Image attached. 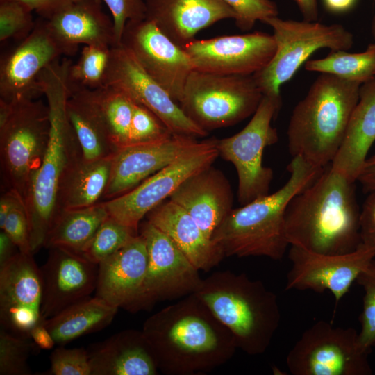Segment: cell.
<instances>
[{"label":"cell","mask_w":375,"mask_h":375,"mask_svg":"<svg viewBox=\"0 0 375 375\" xmlns=\"http://www.w3.org/2000/svg\"><path fill=\"white\" fill-rule=\"evenodd\" d=\"M142 331L158 370L167 375L208 372L238 348L232 333L194 293L150 316Z\"/></svg>","instance_id":"cell-1"},{"label":"cell","mask_w":375,"mask_h":375,"mask_svg":"<svg viewBox=\"0 0 375 375\" xmlns=\"http://www.w3.org/2000/svg\"><path fill=\"white\" fill-rule=\"evenodd\" d=\"M355 182L326 167L290 201L285 229L290 245L315 253L337 255L361 243Z\"/></svg>","instance_id":"cell-2"},{"label":"cell","mask_w":375,"mask_h":375,"mask_svg":"<svg viewBox=\"0 0 375 375\" xmlns=\"http://www.w3.org/2000/svg\"><path fill=\"white\" fill-rule=\"evenodd\" d=\"M72 60L64 58L45 67L38 81L49 110L50 135L47 149L26 204L33 253L44 246L56 213L61 183L83 153L67 113L71 90L68 70Z\"/></svg>","instance_id":"cell-3"},{"label":"cell","mask_w":375,"mask_h":375,"mask_svg":"<svg viewBox=\"0 0 375 375\" xmlns=\"http://www.w3.org/2000/svg\"><path fill=\"white\" fill-rule=\"evenodd\" d=\"M324 169L301 157H293L288 166L290 175L286 183L274 193L232 209L214 231L212 240L225 256H265L281 260L290 245L285 229L287 207Z\"/></svg>","instance_id":"cell-4"},{"label":"cell","mask_w":375,"mask_h":375,"mask_svg":"<svg viewBox=\"0 0 375 375\" xmlns=\"http://www.w3.org/2000/svg\"><path fill=\"white\" fill-rule=\"evenodd\" d=\"M360 82L319 75L294 108L287 130L290 155L325 168L335 158L359 97Z\"/></svg>","instance_id":"cell-5"},{"label":"cell","mask_w":375,"mask_h":375,"mask_svg":"<svg viewBox=\"0 0 375 375\" xmlns=\"http://www.w3.org/2000/svg\"><path fill=\"white\" fill-rule=\"evenodd\" d=\"M232 333L237 347L250 356L265 353L278 328L276 294L245 274L216 272L193 292Z\"/></svg>","instance_id":"cell-6"},{"label":"cell","mask_w":375,"mask_h":375,"mask_svg":"<svg viewBox=\"0 0 375 375\" xmlns=\"http://www.w3.org/2000/svg\"><path fill=\"white\" fill-rule=\"evenodd\" d=\"M12 103L0 124V164L5 190L15 192L25 206L45 156L50 135L47 104L35 99Z\"/></svg>","instance_id":"cell-7"},{"label":"cell","mask_w":375,"mask_h":375,"mask_svg":"<svg viewBox=\"0 0 375 375\" xmlns=\"http://www.w3.org/2000/svg\"><path fill=\"white\" fill-rule=\"evenodd\" d=\"M263 94L253 75L193 70L178 105L206 131L233 126L253 115Z\"/></svg>","instance_id":"cell-8"},{"label":"cell","mask_w":375,"mask_h":375,"mask_svg":"<svg viewBox=\"0 0 375 375\" xmlns=\"http://www.w3.org/2000/svg\"><path fill=\"white\" fill-rule=\"evenodd\" d=\"M273 29L276 51L268 65L253 74L263 94L278 95L280 87L290 81L317 50H348L352 33L340 24L283 19L278 16L263 21Z\"/></svg>","instance_id":"cell-9"},{"label":"cell","mask_w":375,"mask_h":375,"mask_svg":"<svg viewBox=\"0 0 375 375\" xmlns=\"http://www.w3.org/2000/svg\"><path fill=\"white\" fill-rule=\"evenodd\" d=\"M281 106V94H263L252 118L242 130L231 137L217 140L219 156L235 167L238 198L242 206L269 194L273 171L263 166L262 155L267 147L278 140L272 121Z\"/></svg>","instance_id":"cell-10"},{"label":"cell","mask_w":375,"mask_h":375,"mask_svg":"<svg viewBox=\"0 0 375 375\" xmlns=\"http://www.w3.org/2000/svg\"><path fill=\"white\" fill-rule=\"evenodd\" d=\"M369 351L354 328L319 320L290 349L287 367L292 375H370Z\"/></svg>","instance_id":"cell-11"},{"label":"cell","mask_w":375,"mask_h":375,"mask_svg":"<svg viewBox=\"0 0 375 375\" xmlns=\"http://www.w3.org/2000/svg\"><path fill=\"white\" fill-rule=\"evenodd\" d=\"M216 139L203 140L195 149L151 175L128 192L104 201L108 215L138 231L140 221L190 176L210 167L219 156Z\"/></svg>","instance_id":"cell-12"},{"label":"cell","mask_w":375,"mask_h":375,"mask_svg":"<svg viewBox=\"0 0 375 375\" xmlns=\"http://www.w3.org/2000/svg\"><path fill=\"white\" fill-rule=\"evenodd\" d=\"M145 240L148 265L140 296L132 312L151 308L156 303L189 295L201 281L199 270L172 240L149 222L140 233Z\"/></svg>","instance_id":"cell-13"},{"label":"cell","mask_w":375,"mask_h":375,"mask_svg":"<svg viewBox=\"0 0 375 375\" xmlns=\"http://www.w3.org/2000/svg\"><path fill=\"white\" fill-rule=\"evenodd\" d=\"M105 85L122 90L134 101L151 110L173 135L197 138L208 134L185 114L122 44L111 47Z\"/></svg>","instance_id":"cell-14"},{"label":"cell","mask_w":375,"mask_h":375,"mask_svg":"<svg viewBox=\"0 0 375 375\" xmlns=\"http://www.w3.org/2000/svg\"><path fill=\"white\" fill-rule=\"evenodd\" d=\"M121 44L178 104L187 79L194 70L185 49L172 42L147 18L127 22Z\"/></svg>","instance_id":"cell-15"},{"label":"cell","mask_w":375,"mask_h":375,"mask_svg":"<svg viewBox=\"0 0 375 375\" xmlns=\"http://www.w3.org/2000/svg\"><path fill=\"white\" fill-rule=\"evenodd\" d=\"M374 256L375 251L362 243L351 252L337 255L315 253L290 245L291 268L285 288L319 293L328 290L337 306Z\"/></svg>","instance_id":"cell-16"},{"label":"cell","mask_w":375,"mask_h":375,"mask_svg":"<svg viewBox=\"0 0 375 375\" xmlns=\"http://www.w3.org/2000/svg\"><path fill=\"white\" fill-rule=\"evenodd\" d=\"M69 50L56 38L45 19L36 21L33 31L1 58L0 99L14 102L41 94L38 78L49 65Z\"/></svg>","instance_id":"cell-17"},{"label":"cell","mask_w":375,"mask_h":375,"mask_svg":"<svg viewBox=\"0 0 375 375\" xmlns=\"http://www.w3.org/2000/svg\"><path fill=\"white\" fill-rule=\"evenodd\" d=\"M194 70L229 74L253 75L265 68L276 51L273 35L256 31L194 40L185 48Z\"/></svg>","instance_id":"cell-18"},{"label":"cell","mask_w":375,"mask_h":375,"mask_svg":"<svg viewBox=\"0 0 375 375\" xmlns=\"http://www.w3.org/2000/svg\"><path fill=\"white\" fill-rule=\"evenodd\" d=\"M42 292L41 270L33 253L19 251L0 267L1 327L30 338L31 329L43 322Z\"/></svg>","instance_id":"cell-19"},{"label":"cell","mask_w":375,"mask_h":375,"mask_svg":"<svg viewBox=\"0 0 375 375\" xmlns=\"http://www.w3.org/2000/svg\"><path fill=\"white\" fill-rule=\"evenodd\" d=\"M40 270L43 322L95 292L98 265L81 253L63 247L49 248L47 260Z\"/></svg>","instance_id":"cell-20"},{"label":"cell","mask_w":375,"mask_h":375,"mask_svg":"<svg viewBox=\"0 0 375 375\" xmlns=\"http://www.w3.org/2000/svg\"><path fill=\"white\" fill-rule=\"evenodd\" d=\"M202 142L195 138L172 135L160 141L119 149L112 157L111 174L103 199L110 200L128 192Z\"/></svg>","instance_id":"cell-21"},{"label":"cell","mask_w":375,"mask_h":375,"mask_svg":"<svg viewBox=\"0 0 375 375\" xmlns=\"http://www.w3.org/2000/svg\"><path fill=\"white\" fill-rule=\"evenodd\" d=\"M147 265L146 242L138 234L98 265L94 296L132 312L142 288Z\"/></svg>","instance_id":"cell-22"},{"label":"cell","mask_w":375,"mask_h":375,"mask_svg":"<svg viewBox=\"0 0 375 375\" xmlns=\"http://www.w3.org/2000/svg\"><path fill=\"white\" fill-rule=\"evenodd\" d=\"M146 18L176 44L184 49L201 30L235 12L222 0H145Z\"/></svg>","instance_id":"cell-23"},{"label":"cell","mask_w":375,"mask_h":375,"mask_svg":"<svg viewBox=\"0 0 375 375\" xmlns=\"http://www.w3.org/2000/svg\"><path fill=\"white\" fill-rule=\"evenodd\" d=\"M212 240L215 229L231 211L233 192L224 175L208 167L190 176L169 197Z\"/></svg>","instance_id":"cell-24"},{"label":"cell","mask_w":375,"mask_h":375,"mask_svg":"<svg viewBox=\"0 0 375 375\" xmlns=\"http://www.w3.org/2000/svg\"><path fill=\"white\" fill-rule=\"evenodd\" d=\"M45 19L71 56L81 44L116 45L113 21L103 11L102 0H76Z\"/></svg>","instance_id":"cell-25"},{"label":"cell","mask_w":375,"mask_h":375,"mask_svg":"<svg viewBox=\"0 0 375 375\" xmlns=\"http://www.w3.org/2000/svg\"><path fill=\"white\" fill-rule=\"evenodd\" d=\"M92 375H156L158 369L142 331L127 329L88 349Z\"/></svg>","instance_id":"cell-26"},{"label":"cell","mask_w":375,"mask_h":375,"mask_svg":"<svg viewBox=\"0 0 375 375\" xmlns=\"http://www.w3.org/2000/svg\"><path fill=\"white\" fill-rule=\"evenodd\" d=\"M375 142V76L360 85L359 97L331 167L356 182Z\"/></svg>","instance_id":"cell-27"},{"label":"cell","mask_w":375,"mask_h":375,"mask_svg":"<svg viewBox=\"0 0 375 375\" xmlns=\"http://www.w3.org/2000/svg\"><path fill=\"white\" fill-rule=\"evenodd\" d=\"M147 222L168 235L200 271L208 272L225 256L221 248L207 238L192 217L169 200L147 215Z\"/></svg>","instance_id":"cell-28"},{"label":"cell","mask_w":375,"mask_h":375,"mask_svg":"<svg viewBox=\"0 0 375 375\" xmlns=\"http://www.w3.org/2000/svg\"><path fill=\"white\" fill-rule=\"evenodd\" d=\"M67 113L85 160L110 157L117 152L90 90L71 91Z\"/></svg>","instance_id":"cell-29"},{"label":"cell","mask_w":375,"mask_h":375,"mask_svg":"<svg viewBox=\"0 0 375 375\" xmlns=\"http://www.w3.org/2000/svg\"><path fill=\"white\" fill-rule=\"evenodd\" d=\"M112 157L91 161L81 158L69 169L60 186L56 215L62 210L100 202L110 179Z\"/></svg>","instance_id":"cell-30"},{"label":"cell","mask_w":375,"mask_h":375,"mask_svg":"<svg viewBox=\"0 0 375 375\" xmlns=\"http://www.w3.org/2000/svg\"><path fill=\"white\" fill-rule=\"evenodd\" d=\"M119 308L96 296L79 301L43 322L56 344L64 346L76 338L108 326Z\"/></svg>","instance_id":"cell-31"},{"label":"cell","mask_w":375,"mask_h":375,"mask_svg":"<svg viewBox=\"0 0 375 375\" xmlns=\"http://www.w3.org/2000/svg\"><path fill=\"white\" fill-rule=\"evenodd\" d=\"M108 215L103 201L89 207L62 210L54 217L44 246L81 253Z\"/></svg>","instance_id":"cell-32"},{"label":"cell","mask_w":375,"mask_h":375,"mask_svg":"<svg viewBox=\"0 0 375 375\" xmlns=\"http://www.w3.org/2000/svg\"><path fill=\"white\" fill-rule=\"evenodd\" d=\"M90 92L117 151L128 146L135 102L112 86L90 90Z\"/></svg>","instance_id":"cell-33"},{"label":"cell","mask_w":375,"mask_h":375,"mask_svg":"<svg viewBox=\"0 0 375 375\" xmlns=\"http://www.w3.org/2000/svg\"><path fill=\"white\" fill-rule=\"evenodd\" d=\"M305 64L308 71L329 74L362 83L375 76V44H369L360 53L331 50L326 57L309 60Z\"/></svg>","instance_id":"cell-34"},{"label":"cell","mask_w":375,"mask_h":375,"mask_svg":"<svg viewBox=\"0 0 375 375\" xmlns=\"http://www.w3.org/2000/svg\"><path fill=\"white\" fill-rule=\"evenodd\" d=\"M111 47L84 45L76 62L71 63L68 81L71 91L105 86Z\"/></svg>","instance_id":"cell-35"},{"label":"cell","mask_w":375,"mask_h":375,"mask_svg":"<svg viewBox=\"0 0 375 375\" xmlns=\"http://www.w3.org/2000/svg\"><path fill=\"white\" fill-rule=\"evenodd\" d=\"M137 235L138 231L108 215L81 253L99 265Z\"/></svg>","instance_id":"cell-36"},{"label":"cell","mask_w":375,"mask_h":375,"mask_svg":"<svg viewBox=\"0 0 375 375\" xmlns=\"http://www.w3.org/2000/svg\"><path fill=\"white\" fill-rule=\"evenodd\" d=\"M33 344L28 338L0 328V375H30L28 359Z\"/></svg>","instance_id":"cell-37"},{"label":"cell","mask_w":375,"mask_h":375,"mask_svg":"<svg viewBox=\"0 0 375 375\" xmlns=\"http://www.w3.org/2000/svg\"><path fill=\"white\" fill-rule=\"evenodd\" d=\"M33 10L17 0H0V42L23 40L33 30Z\"/></svg>","instance_id":"cell-38"},{"label":"cell","mask_w":375,"mask_h":375,"mask_svg":"<svg viewBox=\"0 0 375 375\" xmlns=\"http://www.w3.org/2000/svg\"><path fill=\"white\" fill-rule=\"evenodd\" d=\"M364 291L363 305L359 317L361 344L370 349L375 345V256L356 279Z\"/></svg>","instance_id":"cell-39"},{"label":"cell","mask_w":375,"mask_h":375,"mask_svg":"<svg viewBox=\"0 0 375 375\" xmlns=\"http://www.w3.org/2000/svg\"><path fill=\"white\" fill-rule=\"evenodd\" d=\"M172 135L166 125L151 110L135 103L128 145L155 142L167 139Z\"/></svg>","instance_id":"cell-40"},{"label":"cell","mask_w":375,"mask_h":375,"mask_svg":"<svg viewBox=\"0 0 375 375\" xmlns=\"http://www.w3.org/2000/svg\"><path fill=\"white\" fill-rule=\"evenodd\" d=\"M51 367L46 374L92 375L88 350L83 348L55 349L50 356Z\"/></svg>","instance_id":"cell-41"},{"label":"cell","mask_w":375,"mask_h":375,"mask_svg":"<svg viewBox=\"0 0 375 375\" xmlns=\"http://www.w3.org/2000/svg\"><path fill=\"white\" fill-rule=\"evenodd\" d=\"M222 1L235 12V25L242 31H250L257 21L263 22L278 14L276 3L272 0Z\"/></svg>","instance_id":"cell-42"},{"label":"cell","mask_w":375,"mask_h":375,"mask_svg":"<svg viewBox=\"0 0 375 375\" xmlns=\"http://www.w3.org/2000/svg\"><path fill=\"white\" fill-rule=\"evenodd\" d=\"M102 1L110 11L114 24L116 45H120L127 22L146 19L145 0H102Z\"/></svg>","instance_id":"cell-43"},{"label":"cell","mask_w":375,"mask_h":375,"mask_svg":"<svg viewBox=\"0 0 375 375\" xmlns=\"http://www.w3.org/2000/svg\"><path fill=\"white\" fill-rule=\"evenodd\" d=\"M1 229L11 238L19 251L33 253L31 246L27 210L22 201L12 208Z\"/></svg>","instance_id":"cell-44"},{"label":"cell","mask_w":375,"mask_h":375,"mask_svg":"<svg viewBox=\"0 0 375 375\" xmlns=\"http://www.w3.org/2000/svg\"><path fill=\"white\" fill-rule=\"evenodd\" d=\"M361 243L375 251V190L369 192L360 209Z\"/></svg>","instance_id":"cell-45"},{"label":"cell","mask_w":375,"mask_h":375,"mask_svg":"<svg viewBox=\"0 0 375 375\" xmlns=\"http://www.w3.org/2000/svg\"><path fill=\"white\" fill-rule=\"evenodd\" d=\"M28 6L40 17L48 19L54 13L76 0H17Z\"/></svg>","instance_id":"cell-46"},{"label":"cell","mask_w":375,"mask_h":375,"mask_svg":"<svg viewBox=\"0 0 375 375\" xmlns=\"http://www.w3.org/2000/svg\"><path fill=\"white\" fill-rule=\"evenodd\" d=\"M30 338L33 340L34 344L44 350L51 349L56 344L53 338L43 324V322L36 325L31 329Z\"/></svg>","instance_id":"cell-47"},{"label":"cell","mask_w":375,"mask_h":375,"mask_svg":"<svg viewBox=\"0 0 375 375\" xmlns=\"http://www.w3.org/2000/svg\"><path fill=\"white\" fill-rule=\"evenodd\" d=\"M20 201H22L20 197L15 192L10 190H5V191L1 194L0 198L1 228L3 226L8 214Z\"/></svg>","instance_id":"cell-48"},{"label":"cell","mask_w":375,"mask_h":375,"mask_svg":"<svg viewBox=\"0 0 375 375\" xmlns=\"http://www.w3.org/2000/svg\"><path fill=\"white\" fill-rule=\"evenodd\" d=\"M19 252L17 247L3 230L0 232V267Z\"/></svg>","instance_id":"cell-49"},{"label":"cell","mask_w":375,"mask_h":375,"mask_svg":"<svg viewBox=\"0 0 375 375\" xmlns=\"http://www.w3.org/2000/svg\"><path fill=\"white\" fill-rule=\"evenodd\" d=\"M297 5L303 19L315 22L318 18L317 0H293Z\"/></svg>","instance_id":"cell-50"},{"label":"cell","mask_w":375,"mask_h":375,"mask_svg":"<svg viewBox=\"0 0 375 375\" xmlns=\"http://www.w3.org/2000/svg\"><path fill=\"white\" fill-rule=\"evenodd\" d=\"M365 192L375 190V163L365 164L357 179Z\"/></svg>","instance_id":"cell-51"},{"label":"cell","mask_w":375,"mask_h":375,"mask_svg":"<svg viewBox=\"0 0 375 375\" xmlns=\"http://www.w3.org/2000/svg\"><path fill=\"white\" fill-rule=\"evenodd\" d=\"M356 0H324L326 8L333 12H343L351 8Z\"/></svg>","instance_id":"cell-52"},{"label":"cell","mask_w":375,"mask_h":375,"mask_svg":"<svg viewBox=\"0 0 375 375\" xmlns=\"http://www.w3.org/2000/svg\"><path fill=\"white\" fill-rule=\"evenodd\" d=\"M374 163H375V152L371 157L367 159L365 164H374Z\"/></svg>","instance_id":"cell-53"},{"label":"cell","mask_w":375,"mask_h":375,"mask_svg":"<svg viewBox=\"0 0 375 375\" xmlns=\"http://www.w3.org/2000/svg\"><path fill=\"white\" fill-rule=\"evenodd\" d=\"M371 27H372V35L375 39V16L372 19Z\"/></svg>","instance_id":"cell-54"}]
</instances>
